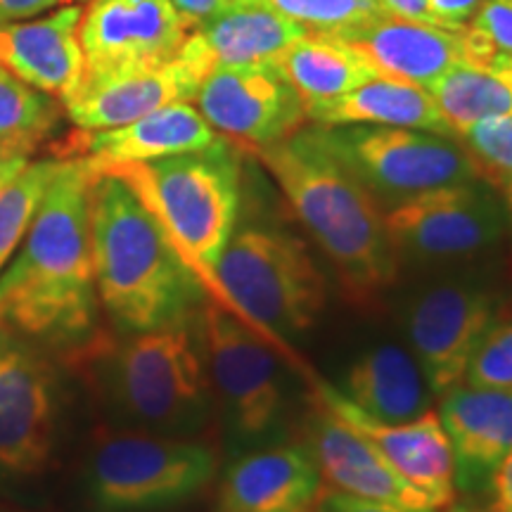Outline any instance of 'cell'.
Segmentation results:
<instances>
[{
	"instance_id": "cell-1",
	"label": "cell",
	"mask_w": 512,
	"mask_h": 512,
	"mask_svg": "<svg viewBox=\"0 0 512 512\" xmlns=\"http://www.w3.org/2000/svg\"><path fill=\"white\" fill-rule=\"evenodd\" d=\"M86 159H62L15 261L0 275V325L29 339L76 347L91 337L95 275Z\"/></svg>"
},
{
	"instance_id": "cell-2",
	"label": "cell",
	"mask_w": 512,
	"mask_h": 512,
	"mask_svg": "<svg viewBox=\"0 0 512 512\" xmlns=\"http://www.w3.org/2000/svg\"><path fill=\"white\" fill-rule=\"evenodd\" d=\"M88 214L95 292L119 332L176 328L200 316L202 280L124 178L95 171Z\"/></svg>"
},
{
	"instance_id": "cell-3",
	"label": "cell",
	"mask_w": 512,
	"mask_h": 512,
	"mask_svg": "<svg viewBox=\"0 0 512 512\" xmlns=\"http://www.w3.org/2000/svg\"><path fill=\"white\" fill-rule=\"evenodd\" d=\"M254 155L335 266L351 302H377L396 283L401 268L384 226L382 204L337 162L318 138L316 126H302L290 138L254 150Z\"/></svg>"
},
{
	"instance_id": "cell-4",
	"label": "cell",
	"mask_w": 512,
	"mask_h": 512,
	"mask_svg": "<svg viewBox=\"0 0 512 512\" xmlns=\"http://www.w3.org/2000/svg\"><path fill=\"white\" fill-rule=\"evenodd\" d=\"M197 318L124 339L91 335L72 349L121 430L190 439L209 425L214 387Z\"/></svg>"
},
{
	"instance_id": "cell-5",
	"label": "cell",
	"mask_w": 512,
	"mask_h": 512,
	"mask_svg": "<svg viewBox=\"0 0 512 512\" xmlns=\"http://www.w3.org/2000/svg\"><path fill=\"white\" fill-rule=\"evenodd\" d=\"M95 171H112L136 190L202 280L211 302L221 304L214 264L238 226L240 147L219 136L204 150Z\"/></svg>"
},
{
	"instance_id": "cell-6",
	"label": "cell",
	"mask_w": 512,
	"mask_h": 512,
	"mask_svg": "<svg viewBox=\"0 0 512 512\" xmlns=\"http://www.w3.org/2000/svg\"><path fill=\"white\" fill-rule=\"evenodd\" d=\"M223 309L275 347L302 337L318 323L328 287L320 268L297 235L283 228L235 226L214 264Z\"/></svg>"
},
{
	"instance_id": "cell-7",
	"label": "cell",
	"mask_w": 512,
	"mask_h": 512,
	"mask_svg": "<svg viewBox=\"0 0 512 512\" xmlns=\"http://www.w3.org/2000/svg\"><path fill=\"white\" fill-rule=\"evenodd\" d=\"M216 475V453L195 439L133 430L102 432L83 482L100 512H152L190 501Z\"/></svg>"
},
{
	"instance_id": "cell-8",
	"label": "cell",
	"mask_w": 512,
	"mask_h": 512,
	"mask_svg": "<svg viewBox=\"0 0 512 512\" xmlns=\"http://www.w3.org/2000/svg\"><path fill=\"white\" fill-rule=\"evenodd\" d=\"M200 335L214 399L221 403L235 453L271 444L283 430L287 384L268 339L221 304L202 306Z\"/></svg>"
},
{
	"instance_id": "cell-9",
	"label": "cell",
	"mask_w": 512,
	"mask_h": 512,
	"mask_svg": "<svg viewBox=\"0 0 512 512\" xmlns=\"http://www.w3.org/2000/svg\"><path fill=\"white\" fill-rule=\"evenodd\" d=\"M313 126L384 211L425 192L482 181L460 140L444 133L370 124Z\"/></svg>"
},
{
	"instance_id": "cell-10",
	"label": "cell",
	"mask_w": 512,
	"mask_h": 512,
	"mask_svg": "<svg viewBox=\"0 0 512 512\" xmlns=\"http://www.w3.org/2000/svg\"><path fill=\"white\" fill-rule=\"evenodd\" d=\"M482 278L451 273L425 280L401 304V330L434 399L463 382L467 363L498 313Z\"/></svg>"
},
{
	"instance_id": "cell-11",
	"label": "cell",
	"mask_w": 512,
	"mask_h": 512,
	"mask_svg": "<svg viewBox=\"0 0 512 512\" xmlns=\"http://www.w3.org/2000/svg\"><path fill=\"white\" fill-rule=\"evenodd\" d=\"M508 219L505 202L484 181L425 192L384 211V226L399 266L475 259L501 242Z\"/></svg>"
},
{
	"instance_id": "cell-12",
	"label": "cell",
	"mask_w": 512,
	"mask_h": 512,
	"mask_svg": "<svg viewBox=\"0 0 512 512\" xmlns=\"http://www.w3.org/2000/svg\"><path fill=\"white\" fill-rule=\"evenodd\" d=\"M214 72V62L202 38L192 29L174 60L157 67L83 76L62 100L69 121L81 131L124 126L174 102L195 100L202 81Z\"/></svg>"
},
{
	"instance_id": "cell-13",
	"label": "cell",
	"mask_w": 512,
	"mask_h": 512,
	"mask_svg": "<svg viewBox=\"0 0 512 512\" xmlns=\"http://www.w3.org/2000/svg\"><path fill=\"white\" fill-rule=\"evenodd\" d=\"M57 377L29 337L0 325V470L36 475L55 439Z\"/></svg>"
},
{
	"instance_id": "cell-14",
	"label": "cell",
	"mask_w": 512,
	"mask_h": 512,
	"mask_svg": "<svg viewBox=\"0 0 512 512\" xmlns=\"http://www.w3.org/2000/svg\"><path fill=\"white\" fill-rule=\"evenodd\" d=\"M197 110L221 138L259 150L306 126V107L278 64L219 67L202 81Z\"/></svg>"
},
{
	"instance_id": "cell-15",
	"label": "cell",
	"mask_w": 512,
	"mask_h": 512,
	"mask_svg": "<svg viewBox=\"0 0 512 512\" xmlns=\"http://www.w3.org/2000/svg\"><path fill=\"white\" fill-rule=\"evenodd\" d=\"M192 29L171 0H91L79 22L83 76L174 60Z\"/></svg>"
},
{
	"instance_id": "cell-16",
	"label": "cell",
	"mask_w": 512,
	"mask_h": 512,
	"mask_svg": "<svg viewBox=\"0 0 512 512\" xmlns=\"http://www.w3.org/2000/svg\"><path fill=\"white\" fill-rule=\"evenodd\" d=\"M313 399L370 441L399 475L444 512L456 505V467L448 437L434 411L408 422H380L351 403L335 384L313 380Z\"/></svg>"
},
{
	"instance_id": "cell-17",
	"label": "cell",
	"mask_w": 512,
	"mask_h": 512,
	"mask_svg": "<svg viewBox=\"0 0 512 512\" xmlns=\"http://www.w3.org/2000/svg\"><path fill=\"white\" fill-rule=\"evenodd\" d=\"M304 446L316 460L320 477L332 489L408 512H439L430 498L408 484L370 441L351 430L318 399H313V411L304 422Z\"/></svg>"
},
{
	"instance_id": "cell-18",
	"label": "cell",
	"mask_w": 512,
	"mask_h": 512,
	"mask_svg": "<svg viewBox=\"0 0 512 512\" xmlns=\"http://www.w3.org/2000/svg\"><path fill=\"white\" fill-rule=\"evenodd\" d=\"M437 401V415L453 451L456 491L489 494L491 477L512 448V389L458 382Z\"/></svg>"
},
{
	"instance_id": "cell-19",
	"label": "cell",
	"mask_w": 512,
	"mask_h": 512,
	"mask_svg": "<svg viewBox=\"0 0 512 512\" xmlns=\"http://www.w3.org/2000/svg\"><path fill=\"white\" fill-rule=\"evenodd\" d=\"M219 140L200 110L174 102L124 126L102 131H76L53 147L55 159H86L93 169L114 164L152 162L204 150Z\"/></svg>"
},
{
	"instance_id": "cell-20",
	"label": "cell",
	"mask_w": 512,
	"mask_h": 512,
	"mask_svg": "<svg viewBox=\"0 0 512 512\" xmlns=\"http://www.w3.org/2000/svg\"><path fill=\"white\" fill-rule=\"evenodd\" d=\"M323 489L304 444H264L235 453L223 472L226 512H313Z\"/></svg>"
},
{
	"instance_id": "cell-21",
	"label": "cell",
	"mask_w": 512,
	"mask_h": 512,
	"mask_svg": "<svg viewBox=\"0 0 512 512\" xmlns=\"http://www.w3.org/2000/svg\"><path fill=\"white\" fill-rule=\"evenodd\" d=\"M79 22V5H67L43 19L3 24L0 69L62 102L83 76Z\"/></svg>"
},
{
	"instance_id": "cell-22",
	"label": "cell",
	"mask_w": 512,
	"mask_h": 512,
	"mask_svg": "<svg viewBox=\"0 0 512 512\" xmlns=\"http://www.w3.org/2000/svg\"><path fill=\"white\" fill-rule=\"evenodd\" d=\"M344 41L354 43L380 76L420 88H430L446 69L463 62L460 29L451 31L389 15L351 31Z\"/></svg>"
},
{
	"instance_id": "cell-23",
	"label": "cell",
	"mask_w": 512,
	"mask_h": 512,
	"mask_svg": "<svg viewBox=\"0 0 512 512\" xmlns=\"http://www.w3.org/2000/svg\"><path fill=\"white\" fill-rule=\"evenodd\" d=\"M339 392L380 422L420 418L434 399L411 349L392 342L363 349L351 361Z\"/></svg>"
},
{
	"instance_id": "cell-24",
	"label": "cell",
	"mask_w": 512,
	"mask_h": 512,
	"mask_svg": "<svg viewBox=\"0 0 512 512\" xmlns=\"http://www.w3.org/2000/svg\"><path fill=\"white\" fill-rule=\"evenodd\" d=\"M195 31L202 38L214 69L278 64L285 50L306 34L304 27L280 15L264 0L230 5L195 27Z\"/></svg>"
},
{
	"instance_id": "cell-25",
	"label": "cell",
	"mask_w": 512,
	"mask_h": 512,
	"mask_svg": "<svg viewBox=\"0 0 512 512\" xmlns=\"http://www.w3.org/2000/svg\"><path fill=\"white\" fill-rule=\"evenodd\" d=\"M306 119L318 126L370 124L418 128V131L451 136L427 88L387 79V76H375V79L366 81L354 91L339 95L335 100L306 107Z\"/></svg>"
},
{
	"instance_id": "cell-26",
	"label": "cell",
	"mask_w": 512,
	"mask_h": 512,
	"mask_svg": "<svg viewBox=\"0 0 512 512\" xmlns=\"http://www.w3.org/2000/svg\"><path fill=\"white\" fill-rule=\"evenodd\" d=\"M278 67L302 98L304 107L335 100L380 76L354 43L313 31H306L285 50Z\"/></svg>"
},
{
	"instance_id": "cell-27",
	"label": "cell",
	"mask_w": 512,
	"mask_h": 512,
	"mask_svg": "<svg viewBox=\"0 0 512 512\" xmlns=\"http://www.w3.org/2000/svg\"><path fill=\"white\" fill-rule=\"evenodd\" d=\"M451 136L463 133L477 121L512 114V88L503 76L475 64L458 62L427 88Z\"/></svg>"
},
{
	"instance_id": "cell-28",
	"label": "cell",
	"mask_w": 512,
	"mask_h": 512,
	"mask_svg": "<svg viewBox=\"0 0 512 512\" xmlns=\"http://www.w3.org/2000/svg\"><path fill=\"white\" fill-rule=\"evenodd\" d=\"M60 162L62 159L55 157L29 162L5 188H0V271L22 245L43 200V192L55 178Z\"/></svg>"
},
{
	"instance_id": "cell-29",
	"label": "cell",
	"mask_w": 512,
	"mask_h": 512,
	"mask_svg": "<svg viewBox=\"0 0 512 512\" xmlns=\"http://www.w3.org/2000/svg\"><path fill=\"white\" fill-rule=\"evenodd\" d=\"M62 107L46 95L0 69V138L41 145L60 124Z\"/></svg>"
},
{
	"instance_id": "cell-30",
	"label": "cell",
	"mask_w": 512,
	"mask_h": 512,
	"mask_svg": "<svg viewBox=\"0 0 512 512\" xmlns=\"http://www.w3.org/2000/svg\"><path fill=\"white\" fill-rule=\"evenodd\" d=\"M463 62L501 76L512 67V0H486L460 27Z\"/></svg>"
},
{
	"instance_id": "cell-31",
	"label": "cell",
	"mask_w": 512,
	"mask_h": 512,
	"mask_svg": "<svg viewBox=\"0 0 512 512\" xmlns=\"http://www.w3.org/2000/svg\"><path fill=\"white\" fill-rule=\"evenodd\" d=\"M313 34L344 38L387 15L380 0H264Z\"/></svg>"
},
{
	"instance_id": "cell-32",
	"label": "cell",
	"mask_w": 512,
	"mask_h": 512,
	"mask_svg": "<svg viewBox=\"0 0 512 512\" xmlns=\"http://www.w3.org/2000/svg\"><path fill=\"white\" fill-rule=\"evenodd\" d=\"M458 140L484 183L503 190L512 181V114L477 121Z\"/></svg>"
},
{
	"instance_id": "cell-33",
	"label": "cell",
	"mask_w": 512,
	"mask_h": 512,
	"mask_svg": "<svg viewBox=\"0 0 512 512\" xmlns=\"http://www.w3.org/2000/svg\"><path fill=\"white\" fill-rule=\"evenodd\" d=\"M463 382L472 387L512 389V313H498L467 363Z\"/></svg>"
},
{
	"instance_id": "cell-34",
	"label": "cell",
	"mask_w": 512,
	"mask_h": 512,
	"mask_svg": "<svg viewBox=\"0 0 512 512\" xmlns=\"http://www.w3.org/2000/svg\"><path fill=\"white\" fill-rule=\"evenodd\" d=\"M313 512H408V510H401L389 503L368 501V498H361V496H351L347 491L332 489V486H328V489L323 486Z\"/></svg>"
},
{
	"instance_id": "cell-35",
	"label": "cell",
	"mask_w": 512,
	"mask_h": 512,
	"mask_svg": "<svg viewBox=\"0 0 512 512\" xmlns=\"http://www.w3.org/2000/svg\"><path fill=\"white\" fill-rule=\"evenodd\" d=\"M484 3L486 0H430L439 27L451 31L465 27Z\"/></svg>"
},
{
	"instance_id": "cell-36",
	"label": "cell",
	"mask_w": 512,
	"mask_h": 512,
	"mask_svg": "<svg viewBox=\"0 0 512 512\" xmlns=\"http://www.w3.org/2000/svg\"><path fill=\"white\" fill-rule=\"evenodd\" d=\"M34 152L36 145L24 143V140L0 138V188H5L31 162Z\"/></svg>"
},
{
	"instance_id": "cell-37",
	"label": "cell",
	"mask_w": 512,
	"mask_h": 512,
	"mask_svg": "<svg viewBox=\"0 0 512 512\" xmlns=\"http://www.w3.org/2000/svg\"><path fill=\"white\" fill-rule=\"evenodd\" d=\"M491 512H512V448L496 467L489 484Z\"/></svg>"
},
{
	"instance_id": "cell-38",
	"label": "cell",
	"mask_w": 512,
	"mask_h": 512,
	"mask_svg": "<svg viewBox=\"0 0 512 512\" xmlns=\"http://www.w3.org/2000/svg\"><path fill=\"white\" fill-rule=\"evenodd\" d=\"M62 3H69V0H0V27L31 19Z\"/></svg>"
},
{
	"instance_id": "cell-39",
	"label": "cell",
	"mask_w": 512,
	"mask_h": 512,
	"mask_svg": "<svg viewBox=\"0 0 512 512\" xmlns=\"http://www.w3.org/2000/svg\"><path fill=\"white\" fill-rule=\"evenodd\" d=\"M380 5L389 17L408 19V22L434 24L439 27L437 17H434L430 0H380Z\"/></svg>"
},
{
	"instance_id": "cell-40",
	"label": "cell",
	"mask_w": 512,
	"mask_h": 512,
	"mask_svg": "<svg viewBox=\"0 0 512 512\" xmlns=\"http://www.w3.org/2000/svg\"><path fill=\"white\" fill-rule=\"evenodd\" d=\"M176 5V10L188 19L192 27H200L214 15H219L221 10H226V0H171Z\"/></svg>"
},
{
	"instance_id": "cell-41",
	"label": "cell",
	"mask_w": 512,
	"mask_h": 512,
	"mask_svg": "<svg viewBox=\"0 0 512 512\" xmlns=\"http://www.w3.org/2000/svg\"><path fill=\"white\" fill-rule=\"evenodd\" d=\"M503 195H505V207H508V214L512 216V181L503 188Z\"/></svg>"
},
{
	"instance_id": "cell-42",
	"label": "cell",
	"mask_w": 512,
	"mask_h": 512,
	"mask_svg": "<svg viewBox=\"0 0 512 512\" xmlns=\"http://www.w3.org/2000/svg\"><path fill=\"white\" fill-rule=\"evenodd\" d=\"M247 3H259V0H226V5H247Z\"/></svg>"
},
{
	"instance_id": "cell-43",
	"label": "cell",
	"mask_w": 512,
	"mask_h": 512,
	"mask_svg": "<svg viewBox=\"0 0 512 512\" xmlns=\"http://www.w3.org/2000/svg\"><path fill=\"white\" fill-rule=\"evenodd\" d=\"M501 76H503V79H505V81H508V86L512 88V67L508 69V72H503Z\"/></svg>"
},
{
	"instance_id": "cell-44",
	"label": "cell",
	"mask_w": 512,
	"mask_h": 512,
	"mask_svg": "<svg viewBox=\"0 0 512 512\" xmlns=\"http://www.w3.org/2000/svg\"><path fill=\"white\" fill-rule=\"evenodd\" d=\"M456 512H475V510H456Z\"/></svg>"
}]
</instances>
